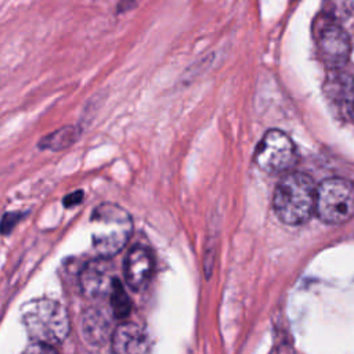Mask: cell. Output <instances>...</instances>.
I'll return each instance as SVG.
<instances>
[{
	"instance_id": "1",
	"label": "cell",
	"mask_w": 354,
	"mask_h": 354,
	"mask_svg": "<svg viewBox=\"0 0 354 354\" xmlns=\"http://www.w3.org/2000/svg\"><path fill=\"white\" fill-rule=\"evenodd\" d=\"M317 188L313 178L300 171L286 173L275 187L272 205L278 218L288 225L306 223L315 212Z\"/></svg>"
},
{
	"instance_id": "2",
	"label": "cell",
	"mask_w": 354,
	"mask_h": 354,
	"mask_svg": "<svg viewBox=\"0 0 354 354\" xmlns=\"http://www.w3.org/2000/svg\"><path fill=\"white\" fill-rule=\"evenodd\" d=\"M133 231L130 214L115 203H102L91 214V242L100 259L119 253Z\"/></svg>"
},
{
	"instance_id": "3",
	"label": "cell",
	"mask_w": 354,
	"mask_h": 354,
	"mask_svg": "<svg viewBox=\"0 0 354 354\" xmlns=\"http://www.w3.org/2000/svg\"><path fill=\"white\" fill-rule=\"evenodd\" d=\"M22 322L29 337L36 343L53 346L62 342L69 332L66 310L51 299H39L24 307Z\"/></svg>"
},
{
	"instance_id": "4",
	"label": "cell",
	"mask_w": 354,
	"mask_h": 354,
	"mask_svg": "<svg viewBox=\"0 0 354 354\" xmlns=\"http://www.w3.org/2000/svg\"><path fill=\"white\" fill-rule=\"evenodd\" d=\"M317 216L328 224H343L354 217V184L332 177L317 187Z\"/></svg>"
},
{
	"instance_id": "5",
	"label": "cell",
	"mask_w": 354,
	"mask_h": 354,
	"mask_svg": "<svg viewBox=\"0 0 354 354\" xmlns=\"http://www.w3.org/2000/svg\"><path fill=\"white\" fill-rule=\"evenodd\" d=\"M253 159L259 169L272 174L290 170L296 163L297 153L293 141L286 133L271 129L259 141Z\"/></svg>"
},
{
	"instance_id": "6",
	"label": "cell",
	"mask_w": 354,
	"mask_h": 354,
	"mask_svg": "<svg viewBox=\"0 0 354 354\" xmlns=\"http://www.w3.org/2000/svg\"><path fill=\"white\" fill-rule=\"evenodd\" d=\"M314 36L324 64L332 71H339L350 55V40L346 30L339 22L318 15L314 24Z\"/></svg>"
},
{
	"instance_id": "7",
	"label": "cell",
	"mask_w": 354,
	"mask_h": 354,
	"mask_svg": "<svg viewBox=\"0 0 354 354\" xmlns=\"http://www.w3.org/2000/svg\"><path fill=\"white\" fill-rule=\"evenodd\" d=\"M325 82V93L329 102L340 116L354 122V76L332 71Z\"/></svg>"
},
{
	"instance_id": "8",
	"label": "cell",
	"mask_w": 354,
	"mask_h": 354,
	"mask_svg": "<svg viewBox=\"0 0 354 354\" xmlns=\"http://www.w3.org/2000/svg\"><path fill=\"white\" fill-rule=\"evenodd\" d=\"M155 263L151 250L145 246H134L124 260V279L133 290H142L149 283Z\"/></svg>"
},
{
	"instance_id": "9",
	"label": "cell",
	"mask_w": 354,
	"mask_h": 354,
	"mask_svg": "<svg viewBox=\"0 0 354 354\" xmlns=\"http://www.w3.org/2000/svg\"><path fill=\"white\" fill-rule=\"evenodd\" d=\"M113 354H151L148 333L137 324L123 322L112 333Z\"/></svg>"
},
{
	"instance_id": "10",
	"label": "cell",
	"mask_w": 354,
	"mask_h": 354,
	"mask_svg": "<svg viewBox=\"0 0 354 354\" xmlns=\"http://www.w3.org/2000/svg\"><path fill=\"white\" fill-rule=\"evenodd\" d=\"M106 259H100L90 261L82 270L80 274V286L86 296L97 297L102 295H109L111 288L116 277L111 275L108 266L105 264Z\"/></svg>"
},
{
	"instance_id": "11",
	"label": "cell",
	"mask_w": 354,
	"mask_h": 354,
	"mask_svg": "<svg viewBox=\"0 0 354 354\" xmlns=\"http://www.w3.org/2000/svg\"><path fill=\"white\" fill-rule=\"evenodd\" d=\"M83 333L88 342L101 344V342L108 336V321L102 313L93 308L86 313L83 319Z\"/></svg>"
},
{
	"instance_id": "12",
	"label": "cell",
	"mask_w": 354,
	"mask_h": 354,
	"mask_svg": "<svg viewBox=\"0 0 354 354\" xmlns=\"http://www.w3.org/2000/svg\"><path fill=\"white\" fill-rule=\"evenodd\" d=\"M77 136H79V131L76 127L66 126V127H62V129L53 131L51 134L43 137L39 142V147L51 149V151H61V149L69 147L72 142H75Z\"/></svg>"
},
{
	"instance_id": "13",
	"label": "cell",
	"mask_w": 354,
	"mask_h": 354,
	"mask_svg": "<svg viewBox=\"0 0 354 354\" xmlns=\"http://www.w3.org/2000/svg\"><path fill=\"white\" fill-rule=\"evenodd\" d=\"M109 303H111V310L115 318L124 319L129 317L131 310V303L122 282L118 278L113 281V285L111 288Z\"/></svg>"
},
{
	"instance_id": "14",
	"label": "cell",
	"mask_w": 354,
	"mask_h": 354,
	"mask_svg": "<svg viewBox=\"0 0 354 354\" xmlns=\"http://www.w3.org/2000/svg\"><path fill=\"white\" fill-rule=\"evenodd\" d=\"M351 12V0H324L321 15L335 21L343 22Z\"/></svg>"
},
{
	"instance_id": "15",
	"label": "cell",
	"mask_w": 354,
	"mask_h": 354,
	"mask_svg": "<svg viewBox=\"0 0 354 354\" xmlns=\"http://www.w3.org/2000/svg\"><path fill=\"white\" fill-rule=\"evenodd\" d=\"M24 354H58L53 346L44 344V343H36L32 342L24 351Z\"/></svg>"
},
{
	"instance_id": "16",
	"label": "cell",
	"mask_w": 354,
	"mask_h": 354,
	"mask_svg": "<svg viewBox=\"0 0 354 354\" xmlns=\"http://www.w3.org/2000/svg\"><path fill=\"white\" fill-rule=\"evenodd\" d=\"M82 199H83V191H75V192H72V194H69L64 198V206L65 207H72V206L80 203Z\"/></svg>"
}]
</instances>
